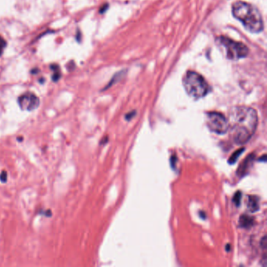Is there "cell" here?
<instances>
[{
  "mask_svg": "<svg viewBox=\"0 0 267 267\" xmlns=\"http://www.w3.org/2000/svg\"><path fill=\"white\" fill-rule=\"evenodd\" d=\"M228 122L230 136L238 145H244L251 140L258 126L256 111L247 106H235L229 111Z\"/></svg>",
  "mask_w": 267,
  "mask_h": 267,
  "instance_id": "cell-1",
  "label": "cell"
},
{
  "mask_svg": "<svg viewBox=\"0 0 267 267\" xmlns=\"http://www.w3.org/2000/svg\"><path fill=\"white\" fill-rule=\"evenodd\" d=\"M232 14L250 32L259 33L263 30L261 13L250 3L244 1L235 2L232 5Z\"/></svg>",
  "mask_w": 267,
  "mask_h": 267,
  "instance_id": "cell-2",
  "label": "cell"
},
{
  "mask_svg": "<svg viewBox=\"0 0 267 267\" xmlns=\"http://www.w3.org/2000/svg\"><path fill=\"white\" fill-rule=\"evenodd\" d=\"M183 85L186 93L194 99L202 98L210 91V87L205 78L193 71H189L185 74Z\"/></svg>",
  "mask_w": 267,
  "mask_h": 267,
  "instance_id": "cell-3",
  "label": "cell"
},
{
  "mask_svg": "<svg viewBox=\"0 0 267 267\" xmlns=\"http://www.w3.org/2000/svg\"><path fill=\"white\" fill-rule=\"evenodd\" d=\"M216 43L227 59L238 60L248 56V48L242 42L225 36H219L216 38Z\"/></svg>",
  "mask_w": 267,
  "mask_h": 267,
  "instance_id": "cell-4",
  "label": "cell"
},
{
  "mask_svg": "<svg viewBox=\"0 0 267 267\" xmlns=\"http://www.w3.org/2000/svg\"><path fill=\"white\" fill-rule=\"evenodd\" d=\"M206 125L212 132L218 135H223L229 131V122L227 118L216 111L206 114Z\"/></svg>",
  "mask_w": 267,
  "mask_h": 267,
  "instance_id": "cell-5",
  "label": "cell"
},
{
  "mask_svg": "<svg viewBox=\"0 0 267 267\" xmlns=\"http://www.w3.org/2000/svg\"><path fill=\"white\" fill-rule=\"evenodd\" d=\"M18 104L24 111H34L39 106V99L32 92H27L18 98Z\"/></svg>",
  "mask_w": 267,
  "mask_h": 267,
  "instance_id": "cell-6",
  "label": "cell"
},
{
  "mask_svg": "<svg viewBox=\"0 0 267 267\" xmlns=\"http://www.w3.org/2000/svg\"><path fill=\"white\" fill-rule=\"evenodd\" d=\"M247 208L251 213L256 212L257 211H259L260 208V201H259V197L254 196V195L248 196V201H247Z\"/></svg>",
  "mask_w": 267,
  "mask_h": 267,
  "instance_id": "cell-7",
  "label": "cell"
},
{
  "mask_svg": "<svg viewBox=\"0 0 267 267\" xmlns=\"http://www.w3.org/2000/svg\"><path fill=\"white\" fill-rule=\"evenodd\" d=\"M255 219L251 216L248 215H242L240 216L239 218V225L240 227L244 229H250L251 227H253Z\"/></svg>",
  "mask_w": 267,
  "mask_h": 267,
  "instance_id": "cell-8",
  "label": "cell"
},
{
  "mask_svg": "<svg viewBox=\"0 0 267 267\" xmlns=\"http://www.w3.org/2000/svg\"><path fill=\"white\" fill-rule=\"evenodd\" d=\"M253 161V155L251 154L250 156H248L245 160H244V162H243V164L240 165V168H238V175H240V176L243 175L244 173H245L246 170L248 169V167L251 164V162Z\"/></svg>",
  "mask_w": 267,
  "mask_h": 267,
  "instance_id": "cell-9",
  "label": "cell"
},
{
  "mask_svg": "<svg viewBox=\"0 0 267 267\" xmlns=\"http://www.w3.org/2000/svg\"><path fill=\"white\" fill-rule=\"evenodd\" d=\"M244 151V148H243V147L241 149L238 150L237 151H235L234 153L232 154V156L229 158V161H228L229 164H230V165L234 164L235 162H237V160L238 159V157L240 156V154H242Z\"/></svg>",
  "mask_w": 267,
  "mask_h": 267,
  "instance_id": "cell-10",
  "label": "cell"
},
{
  "mask_svg": "<svg viewBox=\"0 0 267 267\" xmlns=\"http://www.w3.org/2000/svg\"><path fill=\"white\" fill-rule=\"evenodd\" d=\"M50 68L53 71V81H57L60 78V71L58 65L53 64L50 66Z\"/></svg>",
  "mask_w": 267,
  "mask_h": 267,
  "instance_id": "cell-11",
  "label": "cell"
},
{
  "mask_svg": "<svg viewBox=\"0 0 267 267\" xmlns=\"http://www.w3.org/2000/svg\"><path fill=\"white\" fill-rule=\"evenodd\" d=\"M240 198H241V193H240V191H238L234 194L233 198V201L235 205L239 206V205H240V200H241Z\"/></svg>",
  "mask_w": 267,
  "mask_h": 267,
  "instance_id": "cell-12",
  "label": "cell"
},
{
  "mask_svg": "<svg viewBox=\"0 0 267 267\" xmlns=\"http://www.w3.org/2000/svg\"><path fill=\"white\" fill-rule=\"evenodd\" d=\"M5 46H6V42H5V39H4L2 36H0V56L3 53L4 49L5 48Z\"/></svg>",
  "mask_w": 267,
  "mask_h": 267,
  "instance_id": "cell-13",
  "label": "cell"
},
{
  "mask_svg": "<svg viewBox=\"0 0 267 267\" xmlns=\"http://www.w3.org/2000/svg\"><path fill=\"white\" fill-rule=\"evenodd\" d=\"M0 181L2 183H6L7 181V173L5 171H3L0 174Z\"/></svg>",
  "mask_w": 267,
  "mask_h": 267,
  "instance_id": "cell-14",
  "label": "cell"
}]
</instances>
